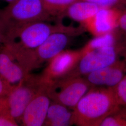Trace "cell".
I'll return each mask as SVG.
<instances>
[{
    "instance_id": "obj_1",
    "label": "cell",
    "mask_w": 126,
    "mask_h": 126,
    "mask_svg": "<svg viewBox=\"0 0 126 126\" xmlns=\"http://www.w3.org/2000/svg\"><path fill=\"white\" fill-rule=\"evenodd\" d=\"M120 107L113 87L93 86L72 109L73 125L100 126Z\"/></svg>"
},
{
    "instance_id": "obj_2",
    "label": "cell",
    "mask_w": 126,
    "mask_h": 126,
    "mask_svg": "<svg viewBox=\"0 0 126 126\" xmlns=\"http://www.w3.org/2000/svg\"><path fill=\"white\" fill-rule=\"evenodd\" d=\"M53 20L41 0H15L0 9V29L6 37L7 44L12 42L16 32L28 24Z\"/></svg>"
},
{
    "instance_id": "obj_3",
    "label": "cell",
    "mask_w": 126,
    "mask_h": 126,
    "mask_svg": "<svg viewBox=\"0 0 126 126\" xmlns=\"http://www.w3.org/2000/svg\"><path fill=\"white\" fill-rule=\"evenodd\" d=\"M121 54L126 58V38L118 31L117 40L114 45L85 52L76 67L65 77L84 76L111 64L119 59Z\"/></svg>"
},
{
    "instance_id": "obj_4",
    "label": "cell",
    "mask_w": 126,
    "mask_h": 126,
    "mask_svg": "<svg viewBox=\"0 0 126 126\" xmlns=\"http://www.w3.org/2000/svg\"><path fill=\"white\" fill-rule=\"evenodd\" d=\"M86 31L82 25L75 27L64 25L60 22L52 24L47 21H37L19 29L11 42L24 49L35 50L55 33L65 32L78 36Z\"/></svg>"
},
{
    "instance_id": "obj_5",
    "label": "cell",
    "mask_w": 126,
    "mask_h": 126,
    "mask_svg": "<svg viewBox=\"0 0 126 126\" xmlns=\"http://www.w3.org/2000/svg\"><path fill=\"white\" fill-rule=\"evenodd\" d=\"M93 87L84 77H65L47 85L51 101L73 109Z\"/></svg>"
},
{
    "instance_id": "obj_6",
    "label": "cell",
    "mask_w": 126,
    "mask_h": 126,
    "mask_svg": "<svg viewBox=\"0 0 126 126\" xmlns=\"http://www.w3.org/2000/svg\"><path fill=\"white\" fill-rule=\"evenodd\" d=\"M45 85L39 74L30 73L14 87L7 97L9 112L18 123H21L23 113L28 105Z\"/></svg>"
},
{
    "instance_id": "obj_7",
    "label": "cell",
    "mask_w": 126,
    "mask_h": 126,
    "mask_svg": "<svg viewBox=\"0 0 126 126\" xmlns=\"http://www.w3.org/2000/svg\"><path fill=\"white\" fill-rule=\"evenodd\" d=\"M85 53L79 50H64L48 63L39 74L42 81L47 85L66 76L76 67Z\"/></svg>"
},
{
    "instance_id": "obj_8",
    "label": "cell",
    "mask_w": 126,
    "mask_h": 126,
    "mask_svg": "<svg viewBox=\"0 0 126 126\" xmlns=\"http://www.w3.org/2000/svg\"><path fill=\"white\" fill-rule=\"evenodd\" d=\"M124 10L118 8H100L82 25L95 37L103 36L119 27Z\"/></svg>"
},
{
    "instance_id": "obj_9",
    "label": "cell",
    "mask_w": 126,
    "mask_h": 126,
    "mask_svg": "<svg viewBox=\"0 0 126 126\" xmlns=\"http://www.w3.org/2000/svg\"><path fill=\"white\" fill-rule=\"evenodd\" d=\"M51 102V99L47 92V85H45L25 108L21 120L23 126H44Z\"/></svg>"
},
{
    "instance_id": "obj_10",
    "label": "cell",
    "mask_w": 126,
    "mask_h": 126,
    "mask_svg": "<svg viewBox=\"0 0 126 126\" xmlns=\"http://www.w3.org/2000/svg\"><path fill=\"white\" fill-rule=\"evenodd\" d=\"M76 36L65 32L55 33L50 36L36 49L33 50L36 69L44 63H48L58 54L65 50L72 36Z\"/></svg>"
},
{
    "instance_id": "obj_11",
    "label": "cell",
    "mask_w": 126,
    "mask_h": 126,
    "mask_svg": "<svg viewBox=\"0 0 126 126\" xmlns=\"http://www.w3.org/2000/svg\"><path fill=\"white\" fill-rule=\"evenodd\" d=\"M126 74V59H119L111 64L84 76L92 86L114 87Z\"/></svg>"
},
{
    "instance_id": "obj_12",
    "label": "cell",
    "mask_w": 126,
    "mask_h": 126,
    "mask_svg": "<svg viewBox=\"0 0 126 126\" xmlns=\"http://www.w3.org/2000/svg\"><path fill=\"white\" fill-rule=\"evenodd\" d=\"M28 74L7 47L0 49V75L12 86L18 85Z\"/></svg>"
},
{
    "instance_id": "obj_13",
    "label": "cell",
    "mask_w": 126,
    "mask_h": 126,
    "mask_svg": "<svg viewBox=\"0 0 126 126\" xmlns=\"http://www.w3.org/2000/svg\"><path fill=\"white\" fill-rule=\"evenodd\" d=\"M73 125L72 109L61 104L51 101L44 126H69Z\"/></svg>"
},
{
    "instance_id": "obj_14",
    "label": "cell",
    "mask_w": 126,
    "mask_h": 126,
    "mask_svg": "<svg viewBox=\"0 0 126 126\" xmlns=\"http://www.w3.org/2000/svg\"><path fill=\"white\" fill-rule=\"evenodd\" d=\"M100 7L88 1L78 0L71 5L64 14L73 20L81 23L93 16L98 11Z\"/></svg>"
},
{
    "instance_id": "obj_15",
    "label": "cell",
    "mask_w": 126,
    "mask_h": 126,
    "mask_svg": "<svg viewBox=\"0 0 126 126\" xmlns=\"http://www.w3.org/2000/svg\"><path fill=\"white\" fill-rule=\"evenodd\" d=\"M47 12L54 19L63 17L68 8L78 0H41Z\"/></svg>"
},
{
    "instance_id": "obj_16",
    "label": "cell",
    "mask_w": 126,
    "mask_h": 126,
    "mask_svg": "<svg viewBox=\"0 0 126 126\" xmlns=\"http://www.w3.org/2000/svg\"><path fill=\"white\" fill-rule=\"evenodd\" d=\"M100 126H126V106H121L109 115Z\"/></svg>"
},
{
    "instance_id": "obj_17",
    "label": "cell",
    "mask_w": 126,
    "mask_h": 126,
    "mask_svg": "<svg viewBox=\"0 0 126 126\" xmlns=\"http://www.w3.org/2000/svg\"><path fill=\"white\" fill-rule=\"evenodd\" d=\"M113 88L119 105L121 106H126V74Z\"/></svg>"
},
{
    "instance_id": "obj_18",
    "label": "cell",
    "mask_w": 126,
    "mask_h": 126,
    "mask_svg": "<svg viewBox=\"0 0 126 126\" xmlns=\"http://www.w3.org/2000/svg\"><path fill=\"white\" fill-rule=\"evenodd\" d=\"M99 6L100 8H123L126 6V0H84Z\"/></svg>"
},
{
    "instance_id": "obj_19",
    "label": "cell",
    "mask_w": 126,
    "mask_h": 126,
    "mask_svg": "<svg viewBox=\"0 0 126 126\" xmlns=\"http://www.w3.org/2000/svg\"><path fill=\"white\" fill-rule=\"evenodd\" d=\"M19 123L6 109L0 113V126H17Z\"/></svg>"
},
{
    "instance_id": "obj_20",
    "label": "cell",
    "mask_w": 126,
    "mask_h": 126,
    "mask_svg": "<svg viewBox=\"0 0 126 126\" xmlns=\"http://www.w3.org/2000/svg\"><path fill=\"white\" fill-rule=\"evenodd\" d=\"M15 86H12L0 75V97H7Z\"/></svg>"
},
{
    "instance_id": "obj_21",
    "label": "cell",
    "mask_w": 126,
    "mask_h": 126,
    "mask_svg": "<svg viewBox=\"0 0 126 126\" xmlns=\"http://www.w3.org/2000/svg\"><path fill=\"white\" fill-rule=\"evenodd\" d=\"M8 108L7 97H0V113Z\"/></svg>"
},
{
    "instance_id": "obj_22",
    "label": "cell",
    "mask_w": 126,
    "mask_h": 126,
    "mask_svg": "<svg viewBox=\"0 0 126 126\" xmlns=\"http://www.w3.org/2000/svg\"><path fill=\"white\" fill-rule=\"evenodd\" d=\"M7 41L4 34L0 29V49L7 44Z\"/></svg>"
},
{
    "instance_id": "obj_23",
    "label": "cell",
    "mask_w": 126,
    "mask_h": 126,
    "mask_svg": "<svg viewBox=\"0 0 126 126\" xmlns=\"http://www.w3.org/2000/svg\"><path fill=\"white\" fill-rule=\"evenodd\" d=\"M3 0L6 1V2H8V3H10V2H13V1H14L15 0Z\"/></svg>"
}]
</instances>
